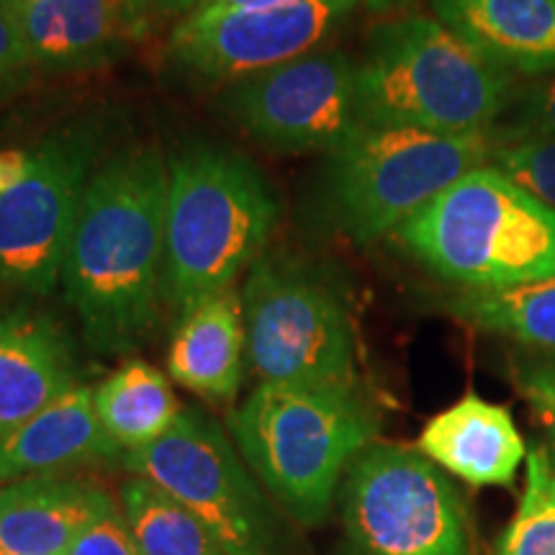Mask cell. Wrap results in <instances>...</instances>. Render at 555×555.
<instances>
[{
	"instance_id": "1",
	"label": "cell",
	"mask_w": 555,
	"mask_h": 555,
	"mask_svg": "<svg viewBox=\"0 0 555 555\" xmlns=\"http://www.w3.org/2000/svg\"><path fill=\"white\" fill-rule=\"evenodd\" d=\"M168 157L129 144L103 157L69 237L62 288L88 345L129 356L155 332L163 309Z\"/></svg>"
},
{
	"instance_id": "2",
	"label": "cell",
	"mask_w": 555,
	"mask_h": 555,
	"mask_svg": "<svg viewBox=\"0 0 555 555\" xmlns=\"http://www.w3.org/2000/svg\"><path fill=\"white\" fill-rule=\"evenodd\" d=\"M281 201L266 172L240 150L193 142L168 159L165 304L185 311L237 286L266 253Z\"/></svg>"
},
{
	"instance_id": "3",
	"label": "cell",
	"mask_w": 555,
	"mask_h": 555,
	"mask_svg": "<svg viewBox=\"0 0 555 555\" xmlns=\"http://www.w3.org/2000/svg\"><path fill=\"white\" fill-rule=\"evenodd\" d=\"M376 433V409L360 388L260 384L229 414L249 470L301 527L327 522L347 468Z\"/></svg>"
},
{
	"instance_id": "4",
	"label": "cell",
	"mask_w": 555,
	"mask_h": 555,
	"mask_svg": "<svg viewBox=\"0 0 555 555\" xmlns=\"http://www.w3.org/2000/svg\"><path fill=\"white\" fill-rule=\"evenodd\" d=\"M356 99L363 127L463 137L494 129L515 103V80L437 18L406 16L373 31Z\"/></svg>"
},
{
	"instance_id": "5",
	"label": "cell",
	"mask_w": 555,
	"mask_h": 555,
	"mask_svg": "<svg viewBox=\"0 0 555 555\" xmlns=\"http://www.w3.org/2000/svg\"><path fill=\"white\" fill-rule=\"evenodd\" d=\"M391 240L455 291H496L555 278V208L494 165L455 180Z\"/></svg>"
},
{
	"instance_id": "6",
	"label": "cell",
	"mask_w": 555,
	"mask_h": 555,
	"mask_svg": "<svg viewBox=\"0 0 555 555\" xmlns=\"http://www.w3.org/2000/svg\"><path fill=\"white\" fill-rule=\"evenodd\" d=\"M499 142V129L448 137L358 124L337 150L327 152L324 206L347 237L371 245L391 237L466 172L491 165Z\"/></svg>"
},
{
	"instance_id": "7",
	"label": "cell",
	"mask_w": 555,
	"mask_h": 555,
	"mask_svg": "<svg viewBox=\"0 0 555 555\" xmlns=\"http://www.w3.org/2000/svg\"><path fill=\"white\" fill-rule=\"evenodd\" d=\"M247 365L260 384L360 388L343 291L307 262L262 255L242 286Z\"/></svg>"
},
{
	"instance_id": "8",
	"label": "cell",
	"mask_w": 555,
	"mask_h": 555,
	"mask_svg": "<svg viewBox=\"0 0 555 555\" xmlns=\"http://www.w3.org/2000/svg\"><path fill=\"white\" fill-rule=\"evenodd\" d=\"M352 555H474L466 496L416 448L371 442L339 486Z\"/></svg>"
},
{
	"instance_id": "9",
	"label": "cell",
	"mask_w": 555,
	"mask_h": 555,
	"mask_svg": "<svg viewBox=\"0 0 555 555\" xmlns=\"http://www.w3.org/2000/svg\"><path fill=\"white\" fill-rule=\"evenodd\" d=\"M106 139V121L86 116L34 144L31 170L0 193V286L34 296L62 286L69 237Z\"/></svg>"
},
{
	"instance_id": "10",
	"label": "cell",
	"mask_w": 555,
	"mask_h": 555,
	"mask_svg": "<svg viewBox=\"0 0 555 555\" xmlns=\"http://www.w3.org/2000/svg\"><path fill=\"white\" fill-rule=\"evenodd\" d=\"M131 476L150 478L189 506L229 555H270L275 517L232 435L198 406H183L152 446L121 455Z\"/></svg>"
},
{
	"instance_id": "11",
	"label": "cell",
	"mask_w": 555,
	"mask_h": 555,
	"mask_svg": "<svg viewBox=\"0 0 555 555\" xmlns=\"http://www.w3.org/2000/svg\"><path fill=\"white\" fill-rule=\"evenodd\" d=\"M356 69L343 52L314 50L227 86L219 108L268 150L332 152L360 124Z\"/></svg>"
},
{
	"instance_id": "12",
	"label": "cell",
	"mask_w": 555,
	"mask_h": 555,
	"mask_svg": "<svg viewBox=\"0 0 555 555\" xmlns=\"http://www.w3.org/2000/svg\"><path fill=\"white\" fill-rule=\"evenodd\" d=\"M358 0H291L258 11L191 13L165 41V65L178 80L214 88L266 73L314 52Z\"/></svg>"
},
{
	"instance_id": "13",
	"label": "cell",
	"mask_w": 555,
	"mask_h": 555,
	"mask_svg": "<svg viewBox=\"0 0 555 555\" xmlns=\"http://www.w3.org/2000/svg\"><path fill=\"white\" fill-rule=\"evenodd\" d=\"M75 386L78 352L57 319L37 309L0 314V442Z\"/></svg>"
},
{
	"instance_id": "14",
	"label": "cell",
	"mask_w": 555,
	"mask_h": 555,
	"mask_svg": "<svg viewBox=\"0 0 555 555\" xmlns=\"http://www.w3.org/2000/svg\"><path fill=\"white\" fill-rule=\"evenodd\" d=\"M34 69L86 73L106 67L131 37L121 0H0Z\"/></svg>"
},
{
	"instance_id": "15",
	"label": "cell",
	"mask_w": 555,
	"mask_h": 555,
	"mask_svg": "<svg viewBox=\"0 0 555 555\" xmlns=\"http://www.w3.org/2000/svg\"><path fill=\"white\" fill-rule=\"evenodd\" d=\"M416 450L468 486H515L527 446L509 409L468 391L422 427Z\"/></svg>"
},
{
	"instance_id": "16",
	"label": "cell",
	"mask_w": 555,
	"mask_h": 555,
	"mask_svg": "<svg viewBox=\"0 0 555 555\" xmlns=\"http://www.w3.org/2000/svg\"><path fill=\"white\" fill-rule=\"evenodd\" d=\"M247 365V332L237 286L201 298L172 330L168 347L170 378L206 401L237 399Z\"/></svg>"
},
{
	"instance_id": "17",
	"label": "cell",
	"mask_w": 555,
	"mask_h": 555,
	"mask_svg": "<svg viewBox=\"0 0 555 555\" xmlns=\"http://www.w3.org/2000/svg\"><path fill=\"white\" fill-rule=\"evenodd\" d=\"M114 496L86 476L0 483V555H62Z\"/></svg>"
},
{
	"instance_id": "18",
	"label": "cell",
	"mask_w": 555,
	"mask_h": 555,
	"mask_svg": "<svg viewBox=\"0 0 555 555\" xmlns=\"http://www.w3.org/2000/svg\"><path fill=\"white\" fill-rule=\"evenodd\" d=\"M101 461H121V450L95 414L93 388L75 386L0 442V483L67 474Z\"/></svg>"
},
{
	"instance_id": "19",
	"label": "cell",
	"mask_w": 555,
	"mask_h": 555,
	"mask_svg": "<svg viewBox=\"0 0 555 555\" xmlns=\"http://www.w3.org/2000/svg\"><path fill=\"white\" fill-rule=\"evenodd\" d=\"M433 11L506 73H555V0H433Z\"/></svg>"
},
{
	"instance_id": "20",
	"label": "cell",
	"mask_w": 555,
	"mask_h": 555,
	"mask_svg": "<svg viewBox=\"0 0 555 555\" xmlns=\"http://www.w3.org/2000/svg\"><path fill=\"white\" fill-rule=\"evenodd\" d=\"M103 429L124 453L159 440L183 412L168 376L147 360H129L93 388Z\"/></svg>"
},
{
	"instance_id": "21",
	"label": "cell",
	"mask_w": 555,
	"mask_h": 555,
	"mask_svg": "<svg viewBox=\"0 0 555 555\" xmlns=\"http://www.w3.org/2000/svg\"><path fill=\"white\" fill-rule=\"evenodd\" d=\"M442 307L468 327L555 352V278L496 291H453Z\"/></svg>"
},
{
	"instance_id": "22",
	"label": "cell",
	"mask_w": 555,
	"mask_h": 555,
	"mask_svg": "<svg viewBox=\"0 0 555 555\" xmlns=\"http://www.w3.org/2000/svg\"><path fill=\"white\" fill-rule=\"evenodd\" d=\"M119 506L142 555H229L189 506L150 478H127L119 489Z\"/></svg>"
},
{
	"instance_id": "23",
	"label": "cell",
	"mask_w": 555,
	"mask_h": 555,
	"mask_svg": "<svg viewBox=\"0 0 555 555\" xmlns=\"http://www.w3.org/2000/svg\"><path fill=\"white\" fill-rule=\"evenodd\" d=\"M494 555H555V453L543 442L527 450L522 494Z\"/></svg>"
},
{
	"instance_id": "24",
	"label": "cell",
	"mask_w": 555,
	"mask_h": 555,
	"mask_svg": "<svg viewBox=\"0 0 555 555\" xmlns=\"http://www.w3.org/2000/svg\"><path fill=\"white\" fill-rule=\"evenodd\" d=\"M502 137V131H499ZM491 165L532 196L555 208V139H504Z\"/></svg>"
},
{
	"instance_id": "25",
	"label": "cell",
	"mask_w": 555,
	"mask_h": 555,
	"mask_svg": "<svg viewBox=\"0 0 555 555\" xmlns=\"http://www.w3.org/2000/svg\"><path fill=\"white\" fill-rule=\"evenodd\" d=\"M512 378L517 391L535 412L538 422L551 437V450L555 453V352H532V356L515 358Z\"/></svg>"
},
{
	"instance_id": "26",
	"label": "cell",
	"mask_w": 555,
	"mask_h": 555,
	"mask_svg": "<svg viewBox=\"0 0 555 555\" xmlns=\"http://www.w3.org/2000/svg\"><path fill=\"white\" fill-rule=\"evenodd\" d=\"M62 555H142L131 535L119 502H111L99 517L82 527L80 535Z\"/></svg>"
},
{
	"instance_id": "27",
	"label": "cell",
	"mask_w": 555,
	"mask_h": 555,
	"mask_svg": "<svg viewBox=\"0 0 555 555\" xmlns=\"http://www.w3.org/2000/svg\"><path fill=\"white\" fill-rule=\"evenodd\" d=\"M509 127L499 129L504 139H555V78L538 80L512 103Z\"/></svg>"
},
{
	"instance_id": "28",
	"label": "cell",
	"mask_w": 555,
	"mask_h": 555,
	"mask_svg": "<svg viewBox=\"0 0 555 555\" xmlns=\"http://www.w3.org/2000/svg\"><path fill=\"white\" fill-rule=\"evenodd\" d=\"M34 62L11 13L0 3V101L9 99L31 78Z\"/></svg>"
},
{
	"instance_id": "29",
	"label": "cell",
	"mask_w": 555,
	"mask_h": 555,
	"mask_svg": "<svg viewBox=\"0 0 555 555\" xmlns=\"http://www.w3.org/2000/svg\"><path fill=\"white\" fill-rule=\"evenodd\" d=\"M124 13H127V24L131 37H144V34L155 31L157 26L172 24L189 18L196 13L201 5L208 0H121Z\"/></svg>"
},
{
	"instance_id": "30",
	"label": "cell",
	"mask_w": 555,
	"mask_h": 555,
	"mask_svg": "<svg viewBox=\"0 0 555 555\" xmlns=\"http://www.w3.org/2000/svg\"><path fill=\"white\" fill-rule=\"evenodd\" d=\"M34 165V147L0 150V193L11 191Z\"/></svg>"
},
{
	"instance_id": "31",
	"label": "cell",
	"mask_w": 555,
	"mask_h": 555,
	"mask_svg": "<svg viewBox=\"0 0 555 555\" xmlns=\"http://www.w3.org/2000/svg\"><path fill=\"white\" fill-rule=\"evenodd\" d=\"M283 3H291V0H208V3L201 5L196 13L214 16V13L258 11V9H270V5H283Z\"/></svg>"
},
{
	"instance_id": "32",
	"label": "cell",
	"mask_w": 555,
	"mask_h": 555,
	"mask_svg": "<svg viewBox=\"0 0 555 555\" xmlns=\"http://www.w3.org/2000/svg\"><path fill=\"white\" fill-rule=\"evenodd\" d=\"M367 9L373 11H391V9H399V5L409 3V0H365Z\"/></svg>"
}]
</instances>
